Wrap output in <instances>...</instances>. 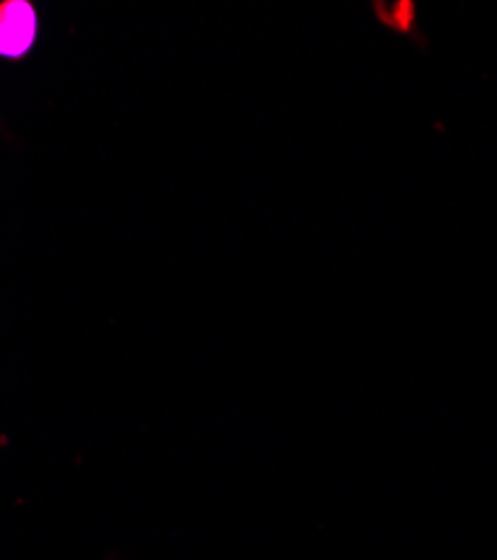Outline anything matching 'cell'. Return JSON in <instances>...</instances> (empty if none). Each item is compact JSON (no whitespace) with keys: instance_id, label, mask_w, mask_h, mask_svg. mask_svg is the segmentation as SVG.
Here are the masks:
<instances>
[{"instance_id":"cell-1","label":"cell","mask_w":497,"mask_h":560,"mask_svg":"<svg viewBox=\"0 0 497 560\" xmlns=\"http://www.w3.org/2000/svg\"><path fill=\"white\" fill-rule=\"evenodd\" d=\"M38 36V14L27 0L0 3V57L23 59Z\"/></svg>"}]
</instances>
